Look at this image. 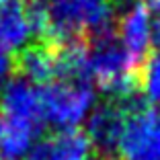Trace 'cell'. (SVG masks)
I'll return each instance as SVG.
<instances>
[{"mask_svg": "<svg viewBox=\"0 0 160 160\" xmlns=\"http://www.w3.org/2000/svg\"><path fill=\"white\" fill-rule=\"evenodd\" d=\"M39 23V33L56 45L99 37L111 31V0H29Z\"/></svg>", "mask_w": 160, "mask_h": 160, "instance_id": "obj_1", "label": "cell"}, {"mask_svg": "<svg viewBox=\"0 0 160 160\" xmlns=\"http://www.w3.org/2000/svg\"><path fill=\"white\" fill-rule=\"evenodd\" d=\"M88 80L117 101L133 97L140 86V62L127 52L113 31L94 37L86 47Z\"/></svg>", "mask_w": 160, "mask_h": 160, "instance_id": "obj_2", "label": "cell"}, {"mask_svg": "<svg viewBox=\"0 0 160 160\" xmlns=\"http://www.w3.org/2000/svg\"><path fill=\"white\" fill-rule=\"evenodd\" d=\"M45 123L64 129H76L88 119L97 107V92L90 80L86 78H66L49 82L41 88Z\"/></svg>", "mask_w": 160, "mask_h": 160, "instance_id": "obj_3", "label": "cell"}, {"mask_svg": "<svg viewBox=\"0 0 160 160\" xmlns=\"http://www.w3.org/2000/svg\"><path fill=\"white\" fill-rule=\"evenodd\" d=\"M117 152L123 160H160V113L156 109L127 107Z\"/></svg>", "mask_w": 160, "mask_h": 160, "instance_id": "obj_4", "label": "cell"}, {"mask_svg": "<svg viewBox=\"0 0 160 160\" xmlns=\"http://www.w3.org/2000/svg\"><path fill=\"white\" fill-rule=\"evenodd\" d=\"M0 119L19 123L39 133L45 125L41 88L23 76L12 78L0 97Z\"/></svg>", "mask_w": 160, "mask_h": 160, "instance_id": "obj_5", "label": "cell"}, {"mask_svg": "<svg viewBox=\"0 0 160 160\" xmlns=\"http://www.w3.org/2000/svg\"><path fill=\"white\" fill-rule=\"evenodd\" d=\"M35 35L41 33L31 2L12 0L0 4V49H4L6 53H21L29 45H33L31 41Z\"/></svg>", "mask_w": 160, "mask_h": 160, "instance_id": "obj_6", "label": "cell"}, {"mask_svg": "<svg viewBox=\"0 0 160 160\" xmlns=\"http://www.w3.org/2000/svg\"><path fill=\"white\" fill-rule=\"evenodd\" d=\"M127 107L121 101H107L92 109L86 119V138L90 146L97 148L103 156L117 152L119 138L123 132Z\"/></svg>", "mask_w": 160, "mask_h": 160, "instance_id": "obj_7", "label": "cell"}, {"mask_svg": "<svg viewBox=\"0 0 160 160\" xmlns=\"http://www.w3.org/2000/svg\"><path fill=\"white\" fill-rule=\"evenodd\" d=\"M117 39L138 62H144L156 47L154 23L144 2L132 4L117 21Z\"/></svg>", "mask_w": 160, "mask_h": 160, "instance_id": "obj_8", "label": "cell"}, {"mask_svg": "<svg viewBox=\"0 0 160 160\" xmlns=\"http://www.w3.org/2000/svg\"><path fill=\"white\" fill-rule=\"evenodd\" d=\"M29 160H94V156L86 133L78 129H64L37 140Z\"/></svg>", "mask_w": 160, "mask_h": 160, "instance_id": "obj_9", "label": "cell"}, {"mask_svg": "<svg viewBox=\"0 0 160 160\" xmlns=\"http://www.w3.org/2000/svg\"><path fill=\"white\" fill-rule=\"evenodd\" d=\"M17 68L21 70L25 80L33 84H49L60 78L56 45H29L19 53Z\"/></svg>", "mask_w": 160, "mask_h": 160, "instance_id": "obj_10", "label": "cell"}, {"mask_svg": "<svg viewBox=\"0 0 160 160\" xmlns=\"http://www.w3.org/2000/svg\"><path fill=\"white\" fill-rule=\"evenodd\" d=\"M39 133L19 123L0 119V156L2 160H19L31 154Z\"/></svg>", "mask_w": 160, "mask_h": 160, "instance_id": "obj_11", "label": "cell"}, {"mask_svg": "<svg viewBox=\"0 0 160 160\" xmlns=\"http://www.w3.org/2000/svg\"><path fill=\"white\" fill-rule=\"evenodd\" d=\"M140 86L148 101H160V45L146 58L144 70L140 72Z\"/></svg>", "mask_w": 160, "mask_h": 160, "instance_id": "obj_12", "label": "cell"}, {"mask_svg": "<svg viewBox=\"0 0 160 160\" xmlns=\"http://www.w3.org/2000/svg\"><path fill=\"white\" fill-rule=\"evenodd\" d=\"M12 68H14V62L10 58V53H6L4 49H0V97L4 92L6 84L12 80Z\"/></svg>", "mask_w": 160, "mask_h": 160, "instance_id": "obj_13", "label": "cell"}, {"mask_svg": "<svg viewBox=\"0 0 160 160\" xmlns=\"http://www.w3.org/2000/svg\"><path fill=\"white\" fill-rule=\"evenodd\" d=\"M152 17V23H154V33H156V47L160 45V0H146L144 2Z\"/></svg>", "mask_w": 160, "mask_h": 160, "instance_id": "obj_14", "label": "cell"}, {"mask_svg": "<svg viewBox=\"0 0 160 160\" xmlns=\"http://www.w3.org/2000/svg\"><path fill=\"white\" fill-rule=\"evenodd\" d=\"M115 2H127V4H129V2H133V4H136V0H115Z\"/></svg>", "mask_w": 160, "mask_h": 160, "instance_id": "obj_15", "label": "cell"}, {"mask_svg": "<svg viewBox=\"0 0 160 160\" xmlns=\"http://www.w3.org/2000/svg\"><path fill=\"white\" fill-rule=\"evenodd\" d=\"M6 2H12V0H0V4H6Z\"/></svg>", "mask_w": 160, "mask_h": 160, "instance_id": "obj_16", "label": "cell"}]
</instances>
